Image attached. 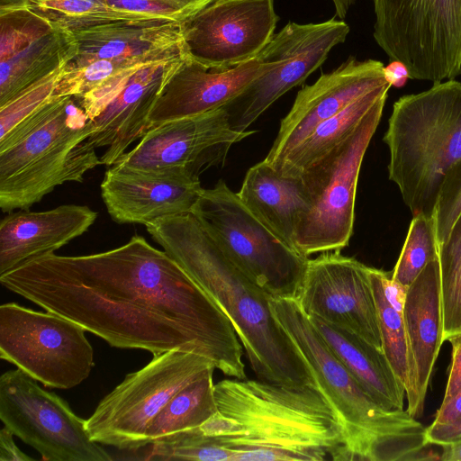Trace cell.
<instances>
[{"mask_svg": "<svg viewBox=\"0 0 461 461\" xmlns=\"http://www.w3.org/2000/svg\"><path fill=\"white\" fill-rule=\"evenodd\" d=\"M0 283L112 347L153 356L195 352L223 375L247 378L230 321L175 259L140 235L104 252L35 258L0 275Z\"/></svg>", "mask_w": 461, "mask_h": 461, "instance_id": "cell-1", "label": "cell"}, {"mask_svg": "<svg viewBox=\"0 0 461 461\" xmlns=\"http://www.w3.org/2000/svg\"><path fill=\"white\" fill-rule=\"evenodd\" d=\"M145 227L230 321L258 379L317 387L304 358L275 317L272 297L224 255L191 213L164 217Z\"/></svg>", "mask_w": 461, "mask_h": 461, "instance_id": "cell-2", "label": "cell"}, {"mask_svg": "<svg viewBox=\"0 0 461 461\" xmlns=\"http://www.w3.org/2000/svg\"><path fill=\"white\" fill-rule=\"evenodd\" d=\"M217 411L199 426L234 448L235 461L334 460L343 445L338 417L318 387L260 379L214 384Z\"/></svg>", "mask_w": 461, "mask_h": 461, "instance_id": "cell-3", "label": "cell"}, {"mask_svg": "<svg viewBox=\"0 0 461 461\" xmlns=\"http://www.w3.org/2000/svg\"><path fill=\"white\" fill-rule=\"evenodd\" d=\"M271 310L335 411L343 445L336 461L423 459L426 428L407 411L378 404L333 354L295 298H271Z\"/></svg>", "mask_w": 461, "mask_h": 461, "instance_id": "cell-4", "label": "cell"}, {"mask_svg": "<svg viewBox=\"0 0 461 461\" xmlns=\"http://www.w3.org/2000/svg\"><path fill=\"white\" fill-rule=\"evenodd\" d=\"M94 131L77 98L54 95L34 118L0 140L1 210H27L56 186L83 182L101 165L88 140Z\"/></svg>", "mask_w": 461, "mask_h": 461, "instance_id": "cell-5", "label": "cell"}, {"mask_svg": "<svg viewBox=\"0 0 461 461\" xmlns=\"http://www.w3.org/2000/svg\"><path fill=\"white\" fill-rule=\"evenodd\" d=\"M383 140L389 179L412 216L434 215L444 179L461 159V82L446 80L400 97Z\"/></svg>", "mask_w": 461, "mask_h": 461, "instance_id": "cell-6", "label": "cell"}, {"mask_svg": "<svg viewBox=\"0 0 461 461\" xmlns=\"http://www.w3.org/2000/svg\"><path fill=\"white\" fill-rule=\"evenodd\" d=\"M190 213L224 255L270 297H297L308 258L254 216L224 181L203 189Z\"/></svg>", "mask_w": 461, "mask_h": 461, "instance_id": "cell-7", "label": "cell"}, {"mask_svg": "<svg viewBox=\"0 0 461 461\" xmlns=\"http://www.w3.org/2000/svg\"><path fill=\"white\" fill-rule=\"evenodd\" d=\"M386 98L378 101L342 142L299 176L310 203L295 232V249L300 254L308 258L315 253L341 251L348 245L361 165Z\"/></svg>", "mask_w": 461, "mask_h": 461, "instance_id": "cell-8", "label": "cell"}, {"mask_svg": "<svg viewBox=\"0 0 461 461\" xmlns=\"http://www.w3.org/2000/svg\"><path fill=\"white\" fill-rule=\"evenodd\" d=\"M374 38L410 78L433 84L461 74V0H372Z\"/></svg>", "mask_w": 461, "mask_h": 461, "instance_id": "cell-9", "label": "cell"}, {"mask_svg": "<svg viewBox=\"0 0 461 461\" xmlns=\"http://www.w3.org/2000/svg\"><path fill=\"white\" fill-rule=\"evenodd\" d=\"M212 367L215 366L208 357L195 352L170 350L153 356L144 367L128 374L86 420L90 438L119 449L147 446L154 418L178 391Z\"/></svg>", "mask_w": 461, "mask_h": 461, "instance_id": "cell-10", "label": "cell"}, {"mask_svg": "<svg viewBox=\"0 0 461 461\" xmlns=\"http://www.w3.org/2000/svg\"><path fill=\"white\" fill-rule=\"evenodd\" d=\"M86 331L59 314L3 303L0 357L45 386L70 389L86 379L95 365Z\"/></svg>", "mask_w": 461, "mask_h": 461, "instance_id": "cell-11", "label": "cell"}, {"mask_svg": "<svg viewBox=\"0 0 461 461\" xmlns=\"http://www.w3.org/2000/svg\"><path fill=\"white\" fill-rule=\"evenodd\" d=\"M38 381L17 368L0 377V420L47 461H110L113 457L94 441L86 420L66 401L42 389Z\"/></svg>", "mask_w": 461, "mask_h": 461, "instance_id": "cell-12", "label": "cell"}, {"mask_svg": "<svg viewBox=\"0 0 461 461\" xmlns=\"http://www.w3.org/2000/svg\"><path fill=\"white\" fill-rule=\"evenodd\" d=\"M187 54L124 70L77 98L93 120L88 140L107 147L101 165L113 166L149 129V115L165 85Z\"/></svg>", "mask_w": 461, "mask_h": 461, "instance_id": "cell-13", "label": "cell"}, {"mask_svg": "<svg viewBox=\"0 0 461 461\" xmlns=\"http://www.w3.org/2000/svg\"><path fill=\"white\" fill-rule=\"evenodd\" d=\"M348 32L349 26L335 19L319 23H288L271 40L277 50V63L222 106L230 128L249 131L274 102L318 69Z\"/></svg>", "mask_w": 461, "mask_h": 461, "instance_id": "cell-14", "label": "cell"}, {"mask_svg": "<svg viewBox=\"0 0 461 461\" xmlns=\"http://www.w3.org/2000/svg\"><path fill=\"white\" fill-rule=\"evenodd\" d=\"M275 0H218L181 23L187 55L227 70L256 58L275 35Z\"/></svg>", "mask_w": 461, "mask_h": 461, "instance_id": "cell-15", "label": "cell"}, {"mask_svg": "<svg viewBox=\"0 0 461 461\" xmlns=\"http://www.w3.org/2000/svg\"><path fill=\"white\" fill-rule=\"evenodd\" d=\"M295 299L309 317L349 330L382 349L369 267L356 258L340 251L308 258Z\"/></svg>", "mask_w": 461, "mask_h": 461, "instance_id": "cell-16", "label": "cell"}, {"mask_svg": "<svg viewBox=\"0 0 461 461\" xmlns=\"http://www.w3.org/2000/svg\"><path fill=\"white\" fill-rule=\"evenodd\" d=\"M253 133L231 129L220 107L149 128L113 165L133 169L182 167L199 176L224 165L230 147Z\"/></svg>", "mask_w": 461, "mask_h": 461, "instance_id": "cell-17", "label": "cell"}, {"mask_svg": "<svg viewBox=\"0 0 461 461\" xmlns=\"http://www.w3.org/2000/svg\"><path fill=\"white\" fill-rule=\"evenodd\" d=\"M384 64L375 59L349 57L338 68L323 73L303 86L280 122L273 145L264 159L275 170L321 122L331 118L357 98L389 84Z\"/></svg>", "mask_w": 461, "mask_h": 461, "instance_id": "cell-18", "label": "cell"}, {"mask_svg": "<svg viewBox=\"0 0 461 461\" xmlns=\"http://www.w3.org/2000/svg\"><path fill=\"white\" fill-rule=\"evenodd\" d=\"M100 187L115 222L144 225L190 213L203 189L198 176L185 167L133 169L117 165L107 168Z\"/></svg>", "mask_w": 461, "mask_h": 461, "instance_id": "cell-19", "label": "cell"}, {"mask_svg": "<svg viewBox=\"0 0 461 461\" xmlns=\"http://www.w3.org/2000/svg\"><path fill=\"white\" fill-rule=\"evenodd\" d=\"M277 61L272 41L256 58L227 70L208 69L187 55L158 96L149 128L222 107Z\"/></svg>", "mask_w": 461, "mask_h": 461, "instance_id": "cell-20", "label": "cell"}, {"mask_svg": "<svg viewBox=\"0 0 461 461\" xmlns=\"http://www.w3.org/2000/svg\"><path fill=\"white\" fill-rule=\"evenodd\" d=\"M72 33L77 53L71 66L95 59L145 64L187 54L181 23L166 19L118 20Z\"/></svg>", "mask_w": 461, "mask_h": 461, "instance_id": "cell-21", "label": "cell"}, {"mask_svg": "<svg viewBox=\"0 0 461 461\" xmlns=\"http://www.w3.org/2000/svg\"><path fill=\"white\" fill-rule=\"evenodd\" d=\"M96 218V212L77 204L9 213L0 222V275L54 253L84 234Z\"/></svg>", "mask_w": 461, "mask_h": 461, "instance_id": "cell-22", "label": "cell"}, {"mask_svg": "<svg viewBox=\"0 0 461 461\" xmlns=\"http://www.w3.org/2000/svg\"><path fill=\"white\" fill-rule=\"evenodd\" d=\"M402 312L414 367L418 405L422 412L433 367L444 342L438 258L429 262L405 290Z\"/></svg>", "mask_w": 461, "mask_h": 461, "instance_id": "cell-23", "label": "cell"}, {"mask_svg": "<svg viewBox=\"0 0 461 461\" xmlns=\"http://www.w3.org/2000/svg\"><path fill=\"white\" fill-rule=\"evenodd\" d=\"M237 194L254 216L297 251L296 228L310 208L299 176H282L263 160L247 171Z\"/></svg>", "mask_w": 461, "mask_h": 461, "instance_id": "cell-24", "label": "cell"}, {"mask_svg": "<svg viewBox=\"0 0 461 461\" xmlns=\"http://www.w3.org/2000/svg\"><path fill=\"white\" fill-rule=\"evenodd\" d=\"M309 318L333 354L378 404L389 411L403 410L404 386L382 349L349 330Z\"/></svg>", "mask_w": 461, "mask_h": 461, "instance_id": "cell-25", "label": "cell"}, {"mask_svg": "<svg viewBox=\"0 0 461 461\" xmlns=\"http://www.w3.org/2000/svg\"><path fill=\"white\" fill-rule=\"evenodd\" d=\"M77 53L74 34L52 24L28 41L0 50V106Z\"/></svg>", "mask_w": 461, "mask_h": 461, "instance_id": "cell-26", "label": "cell"}, {"mask_svg": "<svg viewBox=\"0 0 461 461\" xmlns=\"http://www.w3.org/2000/svg\"><path fill=\"white\" fill-rule=\"evenodd\" d=\"M390 84L355 100L331 118L319 124L276 169L285 176L298 177L318 158L342 142L381 99L387 97Z\"/></svg>", "mask_w": 461, "mask_h": 461, "instance_id": "cell-27", "label": "cell"}, {"mask_svg": "<svg viewBox=\"0 0 461 461\" xmlns=\"http://www.w3.org/2000/svg\"><path fill=\"white\" fill-rule=\"evenodd\" d=\"M387 272L369 267V276L377 309L382 349L393 372L402 384L407 411L413 417L422 414L416 393L414 367L409 349L402 310L389 300L385 290Z\"/></svg>", "mask_w": 461, "mask_h": 461, "instance_id": "cell-28", "label": "cell"}, {"mask_svg": "<svg viewBox=\"0 0 461 461\" xmlns=\"http://www.w3.org/2000/svg\"><path fill=\"white\" fill-rule=\"evenodd\" d=\"M214 367L178 391L154 418L147 430L148 445L203 424L216 411Z\"/></svg>", "mask_w": 461, "mask_h": 461, "instance_id": "cell-29", "label": "cell"}, {"mask_svg": "<svg viewBox=\"0 0 461 461\" xmlns=\"http://www.w3.org/2000/svg\"><path fill=\"white\" fill-rule=\"evenodd\" d=\"M25 7L55 27L75 32L118 20H142L113 10L104 0H26Z\"/></svg>", "mask_w": 461, "mask_h": 461, "instance_id": "cell-30", "label": "cell"}, {"mask_svg": "<svg viewBox=\"0 0 461 461\" xmlns=\"http://www.w3.org/2000/svg\"><path fill=\"white\" fill-rule=\"evenodd\" d=\"M439 243L435 214L412 216L399 258L391 272V280L407 289L423 268L438 258Z\"/></svg>", "mask_w": 461, "mask_h": 461, "instance_id": "cell-31", "label": "cell"}, {"mask_svg": "<svg viewBox=\"0 0 461 461\" xmlns=\"http://www.w3.org/2000/svg\"><path fill=\"white\" fill-rule=\"evenodd\" d=\"M443 341L461 333V217L439 245Z\"/></svg>", "mask_w": 461, "mask_h": 461, "instance_id": "cell-32", "label": "cell"}, {"mask_svg": "<svg viewBox=\"0 0 461 461\" xmlns=\"http://www.w3.org/2000/svg\"><path fill=\"white\" fill-rule=\"evenodd\" d=\"M67 65L32 83L0 106V140L34 118L44 108L54 96Z\"/></svg>", "mask_w": 461, "mask_h": 461, "instance_id": "cell-33", "label": "cell"}, {"mask_svg": "<svg viewBox=\"0 0 461 461\" xmlns=\"http://www.w3.org/2000/svg\"><path fill=\"white\" fill-rule=\"evenodd\" d=\"M461 217V159L449 170L442 184L435 208L439 245L449 236Z\"/></svg>", "mask_w": 461, "mask_h": 461, "instance_id": "cell-34", "label": "cell"}, {"mask_svg": "<svg viewBox=\"0 0 461 461\" xmlns=\"http://www.w3.org/2000/svg\"><path fill=\"white\" fill-rule=\"evenodd\" d=\"M114 11L139 19H166L183 23L186 15L170 0H104Z\"/></svg>", "mask_w": 461, "mask_h": 461, "instance_id": "cell-35", "label": "cell"}, {"mask_svg": "<svg viewBox=\"0 0 461 461\" xmlns=\"http://www.w3.org/2000/svg\"><path fill=\"white\" fill-rule=\"evenodd\" d=\"M452 347L451 364L442 402L453 398L461 390V333L447 340Z\"/></svg>", "mask_w": 461, "mask_h": 461, "instance_id": "cell-36", "label": "cell"}, {"mask_svg": "<svg viewBox=\"0 0 461 461\" xmlns=\"http://www.w3.org/2000/svg\"><path fill=\"white\" fill-rule=\"evenodd\" d=\"M427 440L430 445L443 446L461 440V417L447 422H432L426 428Z\"/></svg>", "mask_w": 461, "mask_h": 461, "instance_id": "cell-37", "label": "cell"}, {"mask_svg": "<svg viewBox=\"0 0 461 461\" xmlns=\"http://www.w3.org/2000/svg\"><path fill=\"white\" fill-rule=\"evenodd\" d=\"M34 458L27 456L18 448L13 432L6 427L0 430V461H33Z\"/></svg>", "mask_w": 461, "mask_h": 461, "instance_id": "cell-38", "label": "cell"}, {"mask_svg": "<svg viewBox=\"0 0 461 461\" xmlns=\"http://www.w3.org/2000/svg\"><path fill=\"white\" fill-rule=\"evenodd\" d=\"M459 417H461V390L453 398L441 403L433 422L447 423Z\"/></svg>", "mask_w": 461, "mask_h": 461, "instance_id": "cell-39", "label": "cell"}, {"mask_svg": "<svg viewBox=\"0 0 461 461\" xmlns=\"http://www.w3.org/2000/svg\"><path fill=\"white\" fill-rule=\"evenodd\" d=\"M384 77L392 86L401 87L410 78L407 67L400 60L392 61L384 68Z\"/></svg>", "mask_w": 461, "mask_h": 461, "instance_id": "cell-40", "label": "cell"}, {"mask_svg": "<svg viewBox=\"0 0 461 461\" xmlns=\"http://www.w3.org/2000/svg\"><path fill=\"white\" fill-rule=\"evenodd\" d=\"M186 15L187 19L218 0H170Z\"/></svg>", "mask_w": 461, "mask_h": 461, "instance_id": "cell-41", "label": "cell"}, {"mask_svg": "<svg viewBox=\"0 0 461 461\" xmlns=\"http://www.w3.org/2000/svg\"><path fill=\"white\" fill-rule=\"evenodd\" d=\"M440 447H442L440 460L461 461V440Z\"/></svg>", "mask_w": 461, "mask_h": 461, "instance_id": "cell-42", "label": "cell"}, {"mask_svg": "<svg viewBox=\"0 0 461 461\" xmlns=\"http://www.w3.org/2000/svg\"><path fill=\"white\" fill-rule=\"evenodd\" d=\"M336 15L341 20L344 19L349 10L350 6L354 4L355 0H332Z\"/></svg>", "mask_w": 461, "mask_h": 461, "instance_id": "cell-43", "label": "cell"}, {"mask_svg": "<svg viewBox=\"0 0 461 461\" xmlns=\"http://www.w3.org/2000/svg\"><path fill=\"white\" fill-rule=\"evenodd\" d=\"M26 0H0V9H14L25 6Z\"/></svg>", "mask_w": 461, "mask_h": 461, "instance_id": "cell-44", "label": "cell"}]
</instances>
